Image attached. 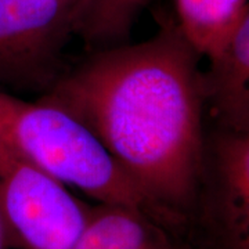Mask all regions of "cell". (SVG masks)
<instances>
[{
  "mask_svg": "<svg viewBox=\"0 0 249 249\" xmlns=\"http://www.w3.org/2000/svg\"><path fill=\"white\" fill-rule=\"evenodd\" d=\"M94 11V0H0V82L50 86L65 47L91 27Z\"/></svg>",
  "mask_w": 249,
  "mask_h": 249,
  "instance_id": "277c9868",
  "label": "cell"
},
{
  "mask_svg": "<svg viewBox=\"0 0 249 249\" xmlns=\"http://www.w3.org/2000/svg\"><path fill=\"white\" fill-rule=\"evenodd\" d=\"M0 249H13L11 248V242H10L9 231H7V226L4 222V217L0 209Z\"/></svg>",
  "mask_w": 249,
  "mask_h": 249,
  "instance_id": "8fae6325",
  "label": "cell"
},
{
  "mask_svg": "<svg viewBox=\"0 0 249 249\" xmlns=\"http://www.w3.org/2000/svg\"><path fill=\"white\" fill-rule=\"evenodd\" d=\"M204 169L226 240L232 249H249V130L216 127L205 144Z\"/></svg>",
  "mask_w": 249,
  "mask_h": 249,
  "instance_id": "5b68a950",
  "label": "cell"
},
{
  "mask_svg": "<svg viewBox=\"0 0 249 249\" xmlns=\"http://www.w3.org/2000/svg\"><path fill=\"white\" fill-rule=\"evenodd\" d=\"M176 21L93 54L42 97L85 124L165 219L188 206L205 160L204 71Z\"/></svg>",
  "mask_w": 249,
  "mask_h": 249,
  "instance_id": "6da1fadb",
  "label": "cell"
},
{
  "mask_svg": "<svg viewBox=\"0 0 249 249\" xmlns=\"http://www.w3.org/2000/svg\"><path fill=\"white\" fill-rule=\"evenodd\" d=\"M249 0H175L176 24L202 58L213 60L244 17Z\"/></svg>",
  "mask_w": 249,
  "mask_h": 249,
  "instance_id": "ba28073f",
  "label": "cell"
},
{
  "mask_svg": "<svg viewBox=\"0 0 249 249\" xmlns=\"http://www.w3.org/2000/svg\"><path fill=\"white\" fill-rule=\"evenodd\" d=\"M160 224L139 209L100 204L72 249H173Z\"/></svg>",
  "mask_w": 249,
  "mask_h": 249,
  "instance_id": "52a82bcc",
  "label": "cell"
},
{
  "mask_svg": "<svg viewBox=\"0 0 249 249\" xmlns=\"http://www.w3.org/2000/svg\"><path fill=\"white\" fill-rule=\"evenodd\" d=\"M145 1L147 0H114L111 13H109V24L108 25H112L116 18H121V19L124 18L127 13L137 9L139 6H142Z\"/></svg>",
  "mask_w": 249,
  "mask_h": 249,
  "instance_id": "9c48e42d",
  "label": "cell"
},
{
  "mask_svg": "<svg viewBox=\"0 0 249 249\" xmlns=\"http://www.w3.org/2000/svg\"><path fill=\"white\" fill-rule=\"evenodd\" d=\"M0 209L13 249H72L93 208L0 142Z\"/></svg>",
  "mask_w": 249,
  "mask_h": 249,
  "instance_id": "3957f363",
  "label": "cell"
},
{
  "mask_svg": "<svg viewBox=\"0 0 249 249\" xmlns=\"http://www.w3.org/2000/svg\"><path fill=\"white\" fill-rule=\"evenodd\" d=\"M0 142L98 204L133 208L162 220L89 129L57 106L0 91Z\"/></svg>",
  "mask_w": 249,
  "mask_h": 249,
  "instance_id": "7a4b0ae2",
  "label": "cell"
},
{
  "mask_svg": "<svg viewBox=\"0 0 249 249\" xmlns=\"http://www.w3.org/2000/svg\"><path fill=\"white\" fill-rule=\"evenodd\" d=\"M208 62L205 111L219 129L249 130V3L227 45Z\"/></svg>",
  "mask_w": 249,
  "mask_h": 249,
  "instance_id": "8992f818",
  "label": "cell"
},
{
  "mask_svg": "<svg viewBox=\"0 0 249 249\" xmlns=\"http://www.w3.org/2000/svg\"><path fill=\"white\" fill-rule=\"evenodd\" d=\"M96 3V11L91 25H96L98 28H103L104 24H109V13L114 0H94Z\"/></svg>",
  "mask_w": 249,
  "mask_h": 249,
  "instance_id": "30bf717a",
  "label": "cell"
}]
</instances>
